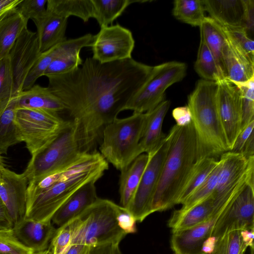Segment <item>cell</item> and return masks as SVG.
Segmentation results:
<instances>
[{
  "mask_svg": "<svg viewBox=\"0 0 254 254\" xmlns=\"http://www.w3.org/2000/svg\"><path fill=\"white\" fill-rule=\"evenodd\" d=\"M152 67L132 58L101 63L90 57L67 73L47 77V87L77 122L84 151H94L105 127L124 110Z\"/></svg>",
  "mask_w": 254,
  "mask_h": 254,
  "instance_id": "obj_1",
  "label": "cell"
},
{
  "mask_svg": "<svg viewBox=\"0 0 254 254\" xmlns=\"http://www.w3.org/2000/svg\"><path fill=\"white\" fill-rule=\"evenodd\" d=\"M96 150L83 153L63 168L53 172L56 182L26 200L25 218L38 222L52 221L58 210L80 188L97 182L109 168Z\"/></svg>",
  "mask_w": 254,
  "mask_h": 254,
  "instance_id": "obj_2",
  "label": "cell"
},
{
  "mask_svg": "<svg viewBox=\"0 0 254 254\" xmlns=\"http://www.w3.org/2000/svg\"><path fill=\"white\" fill-rule=\"evenodd\" d=\"M170 145L155 190L152 212L162 211L176 204L180 192L197 159L194 127L174 125L170 130Z\"/></svg>",
  "mask_w": 254,
  "mask_h": 254,
  "instance_id": "obj_3",
  "label": "cell"
},
{
  "mask_svg": "<svg viewBox=\"0 0 254 254\" xmlns=\"http://www.w3.org/2000/svg\"><path fill=\"white\" fill-rule=\"evenodd\" d=\"M218 82L201 79L189 95L197 143V159L229 151L217 107Z\"/></svg>",
  "mask_w": 254,
  "mask_h": 254,
  "instance_id": "obj_4",
  "label": "cell"
},
{
  "mask_svg": "<svg viewBox=\"0 0 254 254\" xmlns=\"http://www.w3.org/2000/svg\"><path fill=\"white\" fill-rule=\"evenodd\" d=\"M119 206L110 200L98 198L77 217L68 221L72 231L71 246L119 244L127 234L118 224Z\"/></svg>",
  "mask_w": 254,
  "mask_h": 254,
  "instance_id": "obj_5",
  "label": "cell"
},
{
  "mask_svg": "<svg viewBox=\"0 0 254 254\" xmlns=\"http://www.w3.org/2000/svg\"><path fill=\"white\" fill-rule=\"evenodd\" d=\"M146 113H134L116 118L104 128L100 153L108 163L122 171L141 154L139 143L146 122Z\"/></svg>",
  "mask_w": 254,
  "mask_h": 254,
  "instance_id": "obj_6",
  "label": "cell"
},
{
  "mask_svg": "<svg viewBox=\"0 0 254 254\" xmlns=\"http://www.w3.org/2000/svg\"><path fill=\"white\" fill-rule=\"evenodd\" d=\"M78 124H68L47 146L31 158L23 173L28 182L61 169L86 153L82 149Z\"/></svg>",
  "mask_w": 254,
  "mask_h": 254,
  "instance_id": "obj_7",
  "label": "cell"
},
{
  "mask_svg": "<svg viewBox=\"0 0 254 254\" xmlns=\"http://www.w3.org/2000/svg\"><path fill=\"white\" fill-rule=\"evenodd\" d=\"M187 69L185 63L177 61L153 66L148 78L127 103L124 110L144 113L153 109L165 100L166 89L184 78Z\"/></svg>",
  "mask_w": 254,
  "mask_h": 254,
  "instance_id": "obj_8",
  "label": "cell"
},
{
  "mask_svg": "<svg viewBox=\"0 0 254 254\" xmlns=\"http://www.w3.org/2000/svg\"><path fill=\"white\" fill-rule=\"evenodd\" d=\"M15 122L22 141L32 156L49 143L68 124L59 114L35 109H17Z\"/></svg>",
  "mask_w": 254,
  "mask_h": 254,
  "instance_id": "obj_9",
  "label": "cell"
},
{
  "mask_svg": "<svg viewBox=\"0 0 254 254\" xmlns=\"http://www.w3.org/2000/svg\"><path fill=\"white\" fill-rule=\"evenodd\" d=\"M167 135L158 147L148 154L147 164L134 197L127 209L136 221L141 222L152 213V203L170 145Z\"/></svg>",
  "mask_w": 254,
  "mask_h": 254,
  "instance_id": "obj_10",
  "label": "cell"
},
{
  "mask_svg": "<svg viewBox=\"0 0 254 254\" xmlns=\"http://www.w3.org/2000/svg\"><path fill=\"white\" fill-rule=\"evenodd\" d=\"M254 229V181L249 182L226 208L213 226L210 236L217 240L234 231Z\"/></svg>",
  "mask_w": 254,
  "mask_h": 254,
  "instance_id": "obj_11",
  "label": "cell"
},
{
  "mask_svg": "<svg viewBox=\"0 0 254 254\" xmlns=\"http://www.w3.org/2000/svg\"><path fill=\"white\" fill-rule=\"evenodd\" d=\"M135 41L131 31L120 24L101 27L93 35L92 58L107 63L132 58Z\"/></svg>",
  "mask_w": 254,
  "mask_h": 254,
  "instance_id": "obj_12",
  "label": "cell"
},
{
  "mask_svg": "<svg viewBox=\"0 0 254 254\" xmlns=\"http://www.w3.org/2000/svg\"><path fill=\"white\" fill-rule=\"evenodd\" d=\"M217 107L229 151L241 130L242 108L239 88L227 79L218 82Z\"/></svg>",
  "mask_w": 254,
  "mask_h": 254,
  "instance_id": "obj_13",
  "label": "cell"
},
{
  "mask_svg": "<svg viewBox=\"0 0 254 254\" xmlns=\"http://www.w3.org/2000/svg\"><path fill=\"white\" fill-rule=\"evenodd\" d=\"M41 54L37 32L28 28L24 29L8 54L14 80V97L22 91L27 75Z\"/></svg>",
  "mask_w": 254,
  "mask_h": 254,
  "instance_id": "obj_14",
  "label": "cell"
},
{
  "mask_svg": "<svg viewBox=\"0 0 254 254\" xmlns=\"http://www.w3.org/2000/svg\"><path fill=\"white\" fill-rule=\"evenodd\" d=\"M205 11L223 27H243L247 31L254 25L253 0H203Z\"/></svg>",
  "mask_w": 254,
  "mask_h": 254,
  "instance_id": "obj_15",
  "label": "cell"
},
{
  "mask_svg": "<svg viewBox=\"0 0 254 254\" xmlns=\"http://www.w3.org/2000/svg\"><path fill=\"white\" fill-rule=\"evenodd\" d=\"M28 181L23 174L5 168L0 174V198L14 224L24 218Z\"/></svg>",
  "mask_w": 254,
  "mask_h": 254,
  "instance_id": "obj_16",
  "label": "cell"
},
{
  "mask_svg": "<svg viewBox=\"0 0 254 254\" xmlns=\"http://www.w3.org/2000/svg\"><path fill=\"white\" fill-rule=\"evenodd\" d=\"M252 157L247 159L242 153L231 151L221 155L219 159L221 168L216 186L212 194L213 214L217 212L224 197L245 172Z\"/></svg>",
  "mask_w": 254,
  "mask_h": 254,
  "instance_id": "obj_17",
  "label": "cell"
},
{
  "mask_svg": "<svg viewBox=\"0 0 254 254\" xmlns=\"http://www.w3.org/2000/svg\"><path fill=\"white\" fill-rule=\"evenodd\" d=\"M56 230L52 221L38 222L25 218L14 224L12 228L15 237L33 253L48 249Z\"/></svg>",
  "mask_w": 254,
  "mask_h": 254,
  "instance_id": "obj_18",
  "label": "cell"
},
{
  "mask_svg": "<svg viewBox=\"0 0 254 254\" xmlns=\"http://www.w3.org/2000/svg\"><path fill=\"white\" fill-rule=\"evenodd\" d=\"M224 32L226 40L222 58L226 78L231 82L247 81L254 77V61L237 46L225 30Z\"/></svg>",
  "mask_w": 254,
  "mask_h": 254,
  "instance_id": "obj_19",
  "label": "cell"
},
{
  "mask_svg": "<svg viewBox=\"0 0 254 254\" xmlns=\"http://www.w3.org/2000/svg\"><path fill=\"white\" fill-rule=\"evenodd\" d=\"M222 213H218L208 221L191 228L173 233L171 247L175 254H202L204 240L210 237L212 229Z\"/></svg>",
  "mask_w": 254,
  "mask_h": 254,
  "instance_id": "obj_20",
  "label": "cell"
},
{
  "mask_svg": "<svg viewBox=\"0 0 254 254\" xmlns=\"http://www.w3.org/2000/svg\"><path fill=\"white\" fill-rule=\"evenodd\" d=\"M68 18L46 8L43 15L34 21L37 27L41 53H43L66 40Z\"/></svg>",
  "mask_w": 254,
  "mask_h": 254,
  "instance_id": "obj_21",
  "label": "cell"
},
{
  "mask_svg": "<svg viewBox=\"0 0 254 254\" xmlns=\"http://www.w3.org/2000/svg\"><path fill=\"white\" fill-rule=\"evenodd\" d=\"M92 181L77 190L55 213L52 222L60 227L80 215L99 198Z\"/></svg>",
  "mask_w": 254,
  "mask_h": 254,
  "instance_id": "obj_22",
  "label": "cell"
},
{
  "mask_svg": "<svg viewBox=\"0 0 254 254\" xmlns=\"http://www.w3.org/2000/svg\"><path fill=\"white\" fill-rule=\"evenodd\" d=\"M15 102L17 109H39L59 115L65 111L60 100L48 87L39 85L22 91L15 97Z\"/></svg>",
  "mask_w": 254,
  "mask_h": 254,
  "instance_id": "obj_23",
  "label": "cell"
},
{
  "mask_svg": "<svg viewBox=\"0 0 254 254\" xmlns=\"http://www.w3.org/2000/svg\"><path fill=\"white\" fill-rule=\"evenodd\" d=\"M170 105L169 100H164L153 109L145 113L146 122L139 143L142 154H149L154 151L165 137L162 132V127Z\"/></svg>",
  "mask_w": 254,
  "mask_h": 254,
  "instance_id": "obj_24",
  "label": "cell"
},
{
  "mask_svg": "<svg viewBox=\"0 0 254 254\" xmlns=\"http://www.w3.org/2000/svg\"><path fill=\"white\" fill-rule=\"evenodd\" d=\"M148 155L142 153L137 156L125 169L121 171L119 193L122 206L130 205L148 161Z\"/></svg>",
  "mask_w": 254,
  "mask_h": 254,
  "instance_id": "obj_25",
  "label": "cell"
},
{
  "mask_svg": "<svg viewBox=\"0 0 254 254\" xmlns=\"http://www.w3.org/2000/svg\"><path fill=\"white\" fill-rule=\"evenodd\" d=\"M219 162L214 157H204L197 159L180 192L176 204H183L208 179Z\"/></svg>",
  "mask_w": 254,
  "mask_h": 254,
  "instance_id": "obj_26",
  "label": "cell"
},
{
  "mask_svg": "<svg viewBox=\"0 0 254 254\" xmlns=\"http://www.w3.org/2000/svg\"><path fill=\"white\" fill-rule=\"evenodd\" d=\"M28 21L17 8L0 20V60L8 56L16 40L27 28Z\"/></svg>",
  "mask_w": 254,
  "mask_h": 254,
  "instance_id": "obj_27",
  "label": "cell"
},
{
  "mask_svg": "<svg viewBox=\"0 0 254 254\" xmlns=\"http://www.w3.org/2000/svg\"><path fill=\"white\" fill-rule=\"evenodd\" d=\"M199 28L200 37L204 41L226 77L222 58V51L226 40V34L223 27L210 17H205Z\"/></svg>",
  "mask_w": 254,
  "mask_h": 254,
  "instance_id": "obj_28",
  "label": "cell"
},
{
  "mask_svg": "<svg viewBox=\"0 0 254 254\" xmlns=\"http://www.w3.org/2000/svg\"><path fill=\"white\" fill-rule=\"evenodd\" d=\"M16 109L14 97L8 105L0 112L1 154H6L10 146L22 142L15 122Z\"/></svg>",
  "mask_w": 254,
  "mask_h": 254,
  "instance_id": "obj_29",
  "label": "cell"
},
{
  "mask_svg": "<svg viewBox=\"0 0 254 254\" xmlns=\"http://www.w3.org/2000/svg\"><path fill=\"white\" fill-rule=\"evenodd\" d=\"M93 18L100 28L111 25L112 23L131 4L148 1L140 0H91Z\"/></svg>",
  "mask_w": 254,
  "mask_h": 254,
  "instance_id": "obj_30",
  "label": "cell"
},
{
  "mask_svg": "<svg viewBox=\"0 0 254 254\" xmlns=\"http://www.w3.org/2000/svg\"><path fill=\"white\" fill-rule=\"evenodd\" d=\"M220 168L219 160L218 164L208 179L187 198L180 209L174 212L168 221L170 228L182 215L212 195L216 186Z\"/></svg>",
  "mask_w": 254,
  "mask_h": 254,
  "instance_id": "obj_31",
  "label": "cell"
},
{
  "mask_svg": "<svg viewBox=\"0 0 254 254\" xmlns=\"http://www.w3.org/2000/svg\"><path fill=\"white\" fill-rule=\"evenodd\" d=\"M46 8L66 18L77 17L84 22L93 18L91 0H47Z\"/></svg>",
  "mask_w": 254,
  "mask_h": 254,
  "instance_id": "obj_32",
  "label": "cell"
},
{
  "mask_svg": "<svg viewBox=\"0 0 254 254\" xmlns=\"http://www.w3.org/2000/svg\"><path fill=\"white\" fill-rule=\"evenodd\" d=\"M213 204L212 195L182 215L171 227L172 233L188 229L204 223L212 218Z\"/></svg>",
  "mask_w": 254,
  "mask_h": 254,
  "instance_id": "obj_33",
  "label": "cell"
},
{
  "mask_svg": "<svg viewBox=\"0 0 254 254\" xmlns=\"http://www.w3.org/2000/svg\"><path fill=\"white\" fill-rule=\"evenodd\" d=\"M194 67L195 71L203 79L218 82L227 79L201 37Z\"/></svg>",
  "mask_w": 254,
  "mask_h": 254,
  "instance_id": "obj_34",
  "label": "cell"
},
{
  "mask_svg": "<svg viewBox=\"0 0 254 254\" xmlns=\"http://www.w3.org/2000/svg\"><path fill=\"white\" fill-rule=\"evenodd\" d=\"M203 0H176L172 13L178 20L192 26H200L205 16Z\"/></svg>",
  "mask_w": 254,
  "mask_h": 254,
  "instance_id": "obj_35",
  "label": "cell"
},
{
  "mask_svg": "<svg viewBox=\"0 0 254 254\" xmlns=\"http://www.w3.org/2000/svg\"><path fill=\"white\" fill-rule=\"evenodd\" d=\"M232 82L239 88L241 94V132L254 120V77L244 82Z\"/></svg>",
  "mask_w": 254,
  "mask_h": 254,
  "instance_id": "obj_36",
  "label": "cell"
},
{
  "mask_svg": "<svg viewBox=\"0 0 254 254\" xmlns=\"http://www.w3.org/2000/svg\"><path fill=\"white\" fill-rule=\"evenodd\" d=\"M13 97L14 80L8 56L0 60V112Z\"/></svg>",
  "mask_w": 254,
  "mask_h": 254,
  "instance_id": "obj_37",
  "label": "cell"
},
{
  "mask_svg": "<svg viewBox=\"0 0 254 254\" xmlns=\"http://www.w3.org/2000/svg\"><path fill=\"white\" fill-rule=\"evenodd\" d=\"M58 45L55 56L43 76L48 77L67 73L79 66L83 63L79 54H60Z\"/></svg>",
  "mask_w": 254,
  "mask_h": 254,
  "instance_id": "obj_38",
  "label": "cell"
},
{
  "mask_svg": "<svg viewBox=\"0 0 254 254\" xmlns=\"http://www.w3.org/2000/svg\"><path fill=\"white\" fill-rule=\"evenodd\" d=\"M57 46L41 53L27 75L23 83L22 91L31 88L38 78L44 75V72L55 56Z\"/></svg>",
  "mask_w": 254,
  "mask_h": 254,
  "instance_id": "obj_39",
  "label": "cell"
},
{
  "mask_svg": "<svg viewBox=\"0 0 254 254\" xmlns=\"http://www.w3.org/2000/svg\"><path fill=\"white\" fill-rule=\"evenodd\" d=\"M246 249L241 240L240 231H234L217 240L211 254H244Z\"/></svg>",
  "mask_w": 254,
  "mask_h": 254,
  "instance_id": "obj_40",
  "label": "cell"
},
{
  "mask_svg": "<svg viewBox=\"0 0 254 254\" xmlns=\"http://www.w3.org/2000/svg\"><path fill=\"white\" fill-rule=\"evenodd\" d=\"M72 231L68 222L56 229L49 248L52 254H65L71 246Z\"/></svg>",
  "mask_w": 254,
  "mask_h": 254,
  "instance_id": "obj_41",
  "label": "cell"
},
{
  "mask_svg": "<svg viewBox=\"0 0 254 254\" xmlns=\"http://www.w3.org/2000/svg\"><path fill=\"white\" fill-rule=\"evenodd\" d=\"M0 254H33L14 235L12 229L0 230Z\"/></svg>",
  "mask_w": 254,
  "mask_h": 254,
  "instance_id": "obj_42",
  "label": "cell"
},
{
  "mask_svg": "<svg viewBox=\"0 0 254 254\" xmlns=\"http://www.w3.org/2000/svg\"><path fill=\"white\" fill-rule=\"evenodd\" d=\"M223 27L237 46L254 61V43L253 40L249 37L247 30L243 27Z\"/></svg>",
  "mask_w": 254,
  "mask_h": 254,
  "instance_id": "obj_43",
  "label": "cell"
},
{
  "mask_svg": "<svg viewBox=\"0 0 254 254\" xmlns=\"http://www.w3.org/2000/svg\"><path fill=\"white\" fill-rule=\"evenodd\" d=\"M47 0H22L17 7L21 14L27 20L33 21L41 18L46 10Z\"/></svg>",
  "mask_w": 254,
  "mask_h": 254,
  "instance_id": "obj_44",
  "label": "cell"
},
{
  "mask_svg": "<svg viewBox=\"0 0 254 254\" xmlns=\"http://www.w3.org/2000/svg\"><path fill=\"white\" fill-rule=\"evenodd\" d=\"M117 220L119 227L127 235L136 232V220L127 208L119 205Z\"/></svg>",
  "mask_w": 254,
  "mask_h": 254,
  "instance_id": "obj_45",
  "label": "cell"
},
{
  "mask_svg": "<svg viewBox=\"0 0 254 254\" xmlns=\"http://www.w3.org/2000/svg\"><path fill=\"white\" fill-rule=\"evenodd\" d=\"M172 116L176 121V125L180 127H186L192 123L191 112L187 105L174 109Z\"/></svg>",
  "mask_w": 254,
  "mask_h": 254,
  "instance_id": "obj_46",
  "label": "cell"
},
{
  "mask_svg": "<svg viewBox=\"0 0 254 254\" xmlns=\"http://www.w3.org/2000/svg\"><path fill=\"white\" fill-rule=\"evenodd\" d=\"M254 120L239 134L231 151L241 153L246 142L254 132Z\"/></svg>",
  "mask_w": 254,
  "mask_h": 254,
  "instance_id": "obj_47",
  "label": "cell"
},
{
  "mask_svg": "<svg viewBox=\"0 0 254 254\" xmlns=\"http://www.w3.org/2000/svg\"><path fill=\"white\" fill-rule=\"evenodd\" d=\"M87 254H122L119 244L107 243L88 247Z\"/></svg>",
  "mask_w": 254,
  "mask_h": 254,
  "instance_id": "obj_48",
  "label": "cell"
},
{
  "mask_svg": "<svg viewBox=\"0 0 254 254\" xmlns=\"http://www.w3.org/2000/svg\"><path fill=\"white\" fill-rule=\"evenodd\" d=\"M13 223L0 198V230L12 229Z\"/></svg>",
  "mask_w": 254,
  "mask_h": 254,
  "instance_id": "obj_49",
  "label": "cell"
},
{
  "mask_svg": "<svg viewBox=\"0 0 254 254\" xmlns=\"http://www.w3.org/2000/svg\"><path fill=\"white\" fill-rule=\"evenodd\" d=\"M22 0H0V20L17 8Z\"/></svg>",
  "mask_w": 254,
  "mask_h": 254,
  "instance_id": "obj_50",
  "label": "cell"
},
{
  "mask_svg": "<svg viewBox=\"0 0 254 254\" xmlns=\"http://www.w3.org/2000/svg\"><path fill=\"white\" fill-rule=\"evenodd\" d=\"M240 236L245 248L247 249L249 247H254V229L241 231H240Z\"/></svg>",
  "mask_w": 254,
  "mask_h": 254,
  "instance_id": "obj_51",
  "label": "cell"
},
{
  "mask_svg": "<svg viewBox=\"0 0 254 254\" xmlns=\"http://www.w3.org/2000/svg\"><path fill=\"white\" fill-rule=\"evenodd\" d=\"M241 153L247 159L254 157V133L246 142Z\"/></svg>",
  "mask_w": 254,
  "mask_h": 254,
  "instance_id": "obj_52",
  "label": "cell"
},
{
  "mask_svg": "<svg viewBox=\"0 0 254 254\" xmlns=\"http://www.w3.org/2000/svg\"><path fill=\"white\" fill-rule=\"evenodd\" d=\"M217 239L214 236H210L203 242L201 252L203 254H211L215 248Z\"/></svg>",
  "mask_w": 254,
  "mask_h": 254,
  "instance_id": "obj_53",
  "label": "cell"
},
{
  "mask_svg": "<svg viewBox=\"0 0 254 254\" xmlns=\"http://www.w3.org/2000/svg\"><path fill=\"white\" fill-rule=\"evenodd\" d=\"M86 247L79 245H73L65 254H82Z\"/></svg>",
  "mask_w": 254,
  "mask_h": 254,
  "instance_id": "obj_54",
  "label": "cell"
},
{
  "mask_svg": "<svg viewBox=\"0 0 254 254\" xmlns=\"http://www.w3.org/2000/svg\"><path fill=\"white\" fill-rule=\"evenodd\" d=\"M33 254H52L51 251L48 248V249L42 252L33 253Z\"/></svg>",
  "mask_w": 254,
  "mask_h": 254,
  "instance_id": "obj_55",
  "label": "cell"
},
{
  "mask_svg": "<svg viewBox=\"0 0 254 254\" xmlns=\"http://www.w3.org/2000/svg\"><path fill=\"white\" fill-rule=\"evenodd\" d=\"M4 168V165L3 162V158L1 154L0 153V173L1 170Z\"/></svg>",
  "mask_w": 254,
  "mask_h": 254,
  "instance_id": "obj_56",
  "label": "cell"
},
{
  "mask_svg": "<svg viewBox=\"0 0 254 254\" xmlns=\"http://www.w3.org/2000/svg\"><path fill=\"white\" fill-rule=\"evenodd\" d=\"M88 247H86L82 254H87Z\"/></svg>",
  "mask_w": 254,
  "mask_h": 254,
  "instance_id": "obj_57",
  "label": "cell"
},
{
  "mask_svg": "<svg viewBox=\"0 0 254 254\" xmlns=\"http://www.w3.org/2000/svg\"></svg>",
  "mask_w": 254,
  "mask_h": 254,
  "instance_id": "obj_58",
  "label": "cell"
}]
</instances>
